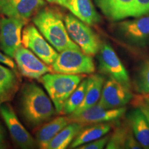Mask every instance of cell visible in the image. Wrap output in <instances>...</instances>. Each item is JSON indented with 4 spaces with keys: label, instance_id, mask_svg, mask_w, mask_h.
I'll return each mask as SVG.
<instances>
[{
    "label": "cell",
    "instance_id": "1",
    "mask_svg": "<svg viewBox=\"0 0 149 149\" xmlns=\"http://www.w3.org/2000/svg\"><path fill=\"white\" fill-rule=\"evenodd\" d=\"M20 110L26 122L37 127L56 114L51 98L35 82L26 83L20 95Z\"/></svg>",
    "mask_w": 149,
    "mask_h": 149
},
{
    "label": "cell",
    "instance_id": "2",
    "mask_svg": "<svg viewBox=\"0 0 149 149\" xmlns=\"http://www.w3.org/2000/svg\"><path fill=\"white\" fill-rule=\"evenodd\" d=\"M32 21L44 38L57 51L60 53L68 49L81 50L70 37L64 20L55 9L43 7L33 17Z\"/></svg>",
    "mask_w": 149,
    "mask_h": 149
},
{
    "label": "cell",
    "instance_id": "3",
    "mask_svg": "<svg viewBox=\"0 0 149 149\" xmlns=\"http://www.w3.org/2000/svg\"><path fill=\"white\" fill-rule=\"evenodd\" d=\"M40 79L57 113H61L65 102L84 79V76L56 72L46 73Z\"/></svg>",
    "mask_w": 149,
    "mask_h": 149
},
{
    "label": "cell",
    "instance_id": "4",
    "mask_svg": "<svg viewBox=\"0 0 149 149\" xmlns=\"http://www.w3.org/2000/svg\"><path fill=\"white\" fill-rule=\"evenodd\" d=\"M64 20L70 37L81 51L91 56L98 53L102 43L97 34L89 25L71 13L66 15Z\"/></svg>",
    "mask_w": 149,
    "mask_h": 149
},
{
    "label": "cell",
    "instance_id": "5",
    "mask_svg": "<svg viewBox=\"0 0 149 149\" xmlns=\"http://www.w3.org/2000/svg\"><path fill=\"white\" fill-rule=\"evenodd\" d=\"M51 66L54 72L68 74H91L95 70L92 56L81 50L68 49L60 52Z\"/></svg>",
    "mask_w": 149,
    "mask_h": 149
},
{
    "label": "cell",
    "instance_id": "6",
    "mask_svg": "<svg viewBox=\"0 0 149 149\" xmlns=\"http://www.w3.org/2000/svg\"><path fill=\"white\" fill-rule=\"evenodd\" d=\"M116 30L122 42L135 47H146L149 45V14L120 22Z\"/></svg>",
    "mask_w": 149,
    "mask_h": 149
},
{
    "label": "cell",
    "instance_id": "7",
    "mask_svg": "<svg viewBox=\"0 0 149 149\" xmlns=\"http://www.w3.org/2000/svg\"><path fill=\"white\" fill-rule=\"evenodd\" d=\"M99 70L110 78L118 81L126 88H130V80L127 70L112 46L102 43L98 52Z\"/></svg>",
    "mask_w": 149,
    "mask_h": 149
},
{
    "label": "cell",
    "instance_id": "8",
    "mask_svg": "<svg viewBox=\"0 0 149 149\" xmlns=\"http://www.w3.org/2000/svg\"><path fill=\"white\" fill-rule=\"evenodd\" d=\"M22 43L47 65L53 64L59 55L33 24H29L24 29Z\"/></svg>",
    "mask_w": 149,
    "mask_h": 149
},
{
    "label": "cell",
    "instance_id": "9",
    "mask_svg": "<svg viewBox=\"0 0 149 149\" xmlns=\"http://www.w3.org/2000/svg\"><path fill=\"white\" fill-rule=\"evenodd\" d=\"M27 21L12 17L0 19V48L6 55L14 58L22 46V31Z\"/></svg>",
    "mask_w": 149,
    "mask_h": 149
},
{
    "label": "cell",
    "instance_id": "10",
    "mask_svg": "<svg viewBox=\"0 0 149 149\" xmlns=\"http://www.w3.org/2000/svg\"><path fill=\"white\" fill-rule=\"evenodd\" d=\"M0 114L15 144L23 149L36 148V140L22 125L10 105L6 103L1 104L0 106Z\"/></svg>",
    "mask_w": 149,
    "mask_h": 149
},
{
    "label": "cell",
    "instance_id": "11",
    "mask_svg": "<svg viewBox=\"0 0 149 149\" xmlns=\"http://www.w3.org/2000/svg\"><path fill=\"white\" fill-rule=\"evenodd\" d=\"M17 66L24 76L30 79H40L52 70L29 48L21 46L15 54Z\"/></svg>",
    "mask_w": 149,
    "mask_h": 149
},
{
    "label": "cell",
    "instance_id": "12",
    "mask_svg": "<svg viewBox=\"0 0 149 149\" xmlns=\"http://www.w3.org/2000/svg\"><path fill=\"white\" fill-rule=\"evenodd\" d=\"M126 111V109L124 107L107 109L101 107L97 104L78 114H70L68 117L70 122H77L84 126L117 120L124 116Z\"/></svg>",
    "mask_w": 149,
    "mask_h": 149
},
{
    "label": "cell",
    "instance_id": "13",
    "mask_svg": "<svg viewBox=\"0 0 149 149\" xmlns=\"http://www.w3.org/2000/svg\"><path fill=\"white\" fill-rule=\"evenodd\" d=\"M132 98L133 94L129 88L109 78L104 82L97 104L104 109H117L124 107Z\"/></svg>",
    "mask_w": 149,
    "mask_h": 149
},
{
    "label": "cell",
    "instance_id": "14",
    "mask_svg": "<svg viewBox=\"0 0 149 149\" xmlns=\"http://www.w3.org/2000/svg\"><path fill=\"white\" fill-rule=\"evenodd\" d=\"M45 5L44 0H0V14L27 21Z\"/></svg>",
    "mask_w": 149,
    "mask_h": 149
},
{
    "label": "cell",
    "instance_id": "15",
    "mask_svg": "<svg viewBox=\"0 0 149 149\" xmlns=\"http://www.w3.org/2000/svg\"><path fill=\"white\" fill-rule=\"evenodd\" d=\"M97 6L108 19L120 21L133 17L135 0H94Z\"/></svg>",
    "mask_w": 149,
    "mask_h": 149
},
{
    "label": "cell",
    "instance_id": "16",
    "mask_svg": "<svg viewBox=\"0 0 149 149\" xmlns=\"http://www.w3.org/2000/svg\"><path fill=\"white\" fill-rule=\"evenodd\" d=\"M127 123L142 148L149 149V124L143 112L139 108L129 112Z\"/></svg>",
    "mask_w": 149,
    "mask_h": 149
},
{
    "label": "cell",
    "instance_id": "17",
    "mask_svg": "<svg viewBox=\"0 0 149 149\" xmlns=\"http://www.w3.org/2000/svg\"><path fill=\"white\" fill-rule=\"evenodd\" d=\"M66 8L89 26L95 25L101 22V17L95 8L92 0H70Z\"/></svg>",
    "mask_w": 149,
    "mask_h": 149
},
{
    "label": "cell",
    "instance_id": "18",
    "mask_svg": "<svg viewBox=\"0 0 149 149\" xmlns=\"http://www.w3.org/2000/svg\"><path fill=\"white\" fill-rule=\"evenodd\" d=\"M104 82L105 79L102 74H95L91 75L88 78L84 100L81 105L71 114H78L84 110L96 105L101 97Z\"/></svg>",
    "mask_w": 149,
    "mask_h": 149
},
{
    "label": "cell",
    "instance_id": "19",
    "mask_svg": "<svg viewBox=\"0 0 149 149\" xmlns=\"http://www.w3.org/2000/svg\"><path fill=\"white\" fill-rule=\"evenodd\" d=\"M70 123L68 117L59 116L44 124L35 134L37 145L40 148L46 149L53 137Z\"/></svg>",
    "mask_w": 149,
    "mask_h": 149
},
{
    "label": "cell",
    "instance_id": "20",
    "mask_svg": "<svg viewBox=\"0 0 149 149\" xmlns=\"http://www.w3.org/2000/svg\"><path fill=\"white\" fill-rule=\"evenodd\" d=\"M19 82L15 70L0 64V106L13 98L18 89Z\"/></svg>",
    "mask_w": 149,
    "mask_h": 149
},
{
    "label": "cell",
    "instance_id": "21",
    "mask_svg": "<svg viewBox=\"0 0 149 149\" xmlns=\"http://www.w3.org/2000/svg\"><path fill=\"white\" fill-rule=\"evenodd\" d=\"M111 129V125L109 122L97 123L88 124V126L84 128L70 145V148H75L86 143L91 142L101 138L107 135Z\"/></svg>",
    "mask_w": 149,
    "mask_h": 149
},
{
    "label": "cell",
    "instance_id": "22",
    "mask_svg": "<svg viewBox=\"0 0 149 149\" xmlns=\"http://www.w3.org/2000/svg\"><path fill=\"white\" fill-rule=\"evenodd\" d=\"M84 125L72 122L60 130L47 145L46 149H65L70 146Z\"/></svg>",
    "mask_w": 149,
    "mask_h": 149
},
{
    "label": "cell",
    "instance_id": "23",
    "mask_svg": "<svg viewBox=\"0 0 149 149\" xmlns=\"http://www.w3.org/2000/svg\"><path fill=\"white\" fill-rule=\"evenodd\" d=\"M88 78L83 79L73 92L65 102L61 113L64 115H70L81 105L84 100L86 91Z\"/></svg>",
    "mask_w": 149,
    "mask_h": 149
},
{
    "label": "cell",
    "instance_id": "24",
    "mask_svg": "<svg viewBox=\"0 0 149 149\" xmlns=\"http://www.w3.org/2000/svg\"><path fill=\"white\" fill-rule=\"evenodd\" d=\"M131 131L129 125L122 124L115 128L114 132L109 137L107 147V149H121L124 148L126 139H127L130 132Z\"/></svg>",
    "mask_w": 149,
    "mask_h": 149
},
{
    "label": "cell",
    "instance_id": "25",
    "mask_svg": "<svg viewBox=\"0 0 149 149\" xmlns=\"http://www.w3.org/2000/svg\"><path fill=\"white\" fill-rule=\"evenodd\" d=\"M135 88L143 95H149V61L145 63L137 74Z\"/></svg>",
    "mask_w": 149,
    "mask_h": 149
},
{
    "label": "cell",
    "instance_id": "26",
    "mask_svg": "<svg viewBox=\"0 0 149 149\" xmlns=\"http://www.w3.org/2000/svg\"><path fill=\"white\" fill-rule=\"evenodd\" d=\"M149 14V0H135L134 17Z\"/></svg>",
    "mask_w": 149,
    "mask_h": 149
},
{
    "label": "cell",
    "instance_id": "27",
    "mask_svg": "<svg viewBox=\"0 0 149 149\" xmlns=\"http://www.w3.org/2000/svg\"><path fill=\"white\" fill-rule=\"evenodd\" d=\"M110 136H105L91 142L78 146V149H102L107 146Z\"/></svg>",
    "mask_w": 149,
    "mask_h": 149
},
{
    "label": "cell",
    "instance_id": "28",
    "mask_svg": "<svg viewBox=\"0 0 149 149\" xmlns=\"http://www.w3.org/2000/svg\"><path fill=\"white\" fill-rule=\"evenodd\" d=\"M124 148L126 149H141L143 148L140 143L137 141V139L135 138V135H133V131L130 132L129 135L127 139H126L125 147Z\"/></svg>",
    "mask_w": 149,
    "mask_h": 149
},
{
    "label": "cell",
    "instance_id": "29",
    "mask_svg": "<svg viewBox=\"0 0 149 149\" xmlns=\"http://www.w3.org/2000/svg\"><path fill=\"white\" fill-rule=\"evenodd\" d=\"M135 102L137 107L143 112L149 124V98H141L136 100Z\"/></svg>",
    "mask_w": 149,
    "mask_h": 149
},
{
    "label": "cell",
    "instance_id": "30",
    "mask_svg": "<svg viewBox=\"0 0 149 149\" xmlns=\"http://www.w3.org/2000/svg\"><path fill=\"white\" fill-rule=\"evenodd\" d=\"M0 63L6 65V66H7L8 68H11L13 70H15L17 68L16 64L13 60L12 58L1 53H0Z\"/></svg>",
    "mask_w": 149,
    "mask_h": 149
},
{
    "label": "cell",
    "instance_id": "31",
    "mask_svg": "<svg viewBox=\"0 0 149 149\" xmlns=\"http://www.w3.org/2000/svg\"><path fill=\"white\" fill-rule=\"evenodd\" d=\"M0 146L2 148V149L6 148V139L4 135V130L1 124H0Z\"/></svg>",
    "mask_w": 149,
    "mask_h": 149
},
{
    "label": "cell",
    "instance_id": "32",
    "mask_svg": "<svg viewBox=\"0 0 149 149\" xmlns=\"http://www.w3.org/2000/svg\"><path fill=\"white\" fill-rule=\"evenodd\" d=\"M46 1H47L48 2L50 3H56V4H58L59 6H61L66 8L70 0H46Z\"/></svg>",
    "mask_w": 149,
    "mask_h": 149
},
{
    "label": "cell",
    "instance_id": "33",
    "mask_svg": "<svg viewBox=\"0 0 149 149\" xmlns=\"http://www.w3.org/2000/svg\"><path fill=\"white\" fill-rule=\"evenodd\" d=\"M0 149H2V148H1V146H0Z\"/></svg>",
    "mask_w": 149,
    "mask_h": 149
}]
</instances>
